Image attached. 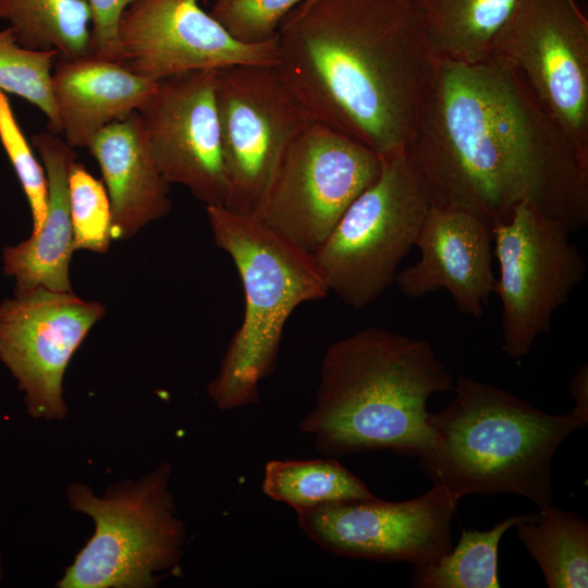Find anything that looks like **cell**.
I'll return each instance as SVG.
<instances>
[{
    "label": "cell",
    "instance_id": "obj_4",
    "mask_svg": "<svg viewBox=\"0 0 588 588\" xmlns=\"http://www.w3.org/2000/svg\"><path fill=\"white\" fill-rule=\"evenodd\" d=\"M453 399L430 414L432 442L418 457L432 485L458 502L469 494L512 493L553 502L552 464L560 444L588 420L546 413L507 390L458 377Z\"/></svg>",
    "mask_w": 588,
    "mask_h": 588
},
{
    "label": "cell",
    "instance_id": "obj_11",
    "mask_svg": "<svg viewBox=\"0 0 588 588\" xmlns=\"http://www.w3.org/2000/svg\"><path fill=\"white\" fill-rule=\"evenodd\" d=\"M490 56L514 64L574 147L588 158V20L575 0H517Z\"/></svg>",
    "mask_w": 588,
    "mask_h": 588
},
{
    "label": "cell",
    "instance_id": "obj_21",
    "mask_svg": "<svg viewBox=\"0 0 588 588\" xmlns=\"http://www.w3.org/2000/svg\"><path fill=\"white\" fill-rule=\"evenodd\" d=\"M549 588L588 587V522L552 504L515 525Z\"/></svg>",
    "mask_w": 588,
    "mask_h": 588
},
{
    "label": "cell",
    "instance_id": "obj_28",
    "mask_svg": "<svg viewBox=\"0 0 588 588\" xmlns=\"http://www.w3.org/2000/svg\"><path fill=\"white\" fill-rule=\"evenodd\" d=\"M303 0H215L210 14L242 42L275 37L287 14Z\"/></svg>",
    "mask_w": 588,
    "mask_h": 588
},
{
    "label": "cell",
    "instance_id": "obj_8",
    "mask_svg": "<svg viewBox=\"0 0 588 588\" xmlns=\"http://www.w3.org/2000/svg\"><path fill=\"white\" fill-rule=\"evenodd\" d=\"M381 168L380 154L310 120L284 151L255 217L315 255Z\"/></svg>",
    "mask_w": 588,
    "mask_h": 588
},
{
    "label": "cell",
    "instance_id": "obj_27",
    "mask_svg": "<svg viewBox=\"0 0 588 588\" xmlns=\"http://www.w3.org/2000/svg\"><path fill=\"white\" fill-rule=\"evenodd\" d=\"M0 142L27 197L33 218V233H36L42 226L48 209L47 176L15 119L8 96L1 89Z\"/></svg>",
    "mask_w": 588,
    "mask_h": 588
},
{
    "label": "cell",
    "instance_id": "obj_9",
    "mask_svg": "<svg viewBox=\"0 0 588 588\" xmlns=\"http://www.w3.org/2000/svg\"><path fill=\"white\" fill-rule=\"evenodd\" d=\"M224 207L255 216L294 137L313 120L275 66L235 65L216 72Z\"/></svg>",
    "mask_w": 588,
    "mask_h": 588
},
{
    "label": "cell",
    "instance_id": "obj_32",
    "mask_svg": "<svg viewBox=\"0 0 588 588\" xmlns=\"http://www.w3.org/2000/svg\"><path fill=\"white\" fill-rule=\"evenodd\" d=\"M215 1V0H213Z\"/></svg>",
    "mask_w": 588,
    "mask_h": 588
},
{
    "label": "cell",
    "instance_id": "obj_29",
    "mask_svg": "<svg viewBox=\"0 0 588 588\" xmlns=\"http://www.w3.org/2000/svg\"><path fill=\"white\" fill-rule=\"evenodd\" d=\"M90 10V53L121 62L119 27L134 0H86Z\"/></svg>",
    "mask_w": 588,
    "mask_h": 588
},
{
    "label": "cell",
    "instance_id": "obj_30",
    "mask_svg": "<svg viewBox=\"0 0 588 588\" xmlns=\"http://www.w3.org/2000/svg\"><path fill=\"white\" fill-rule=\"evenodd\" d=\"M571 393L574 399V407L572 412L588 420V366L587 364L579 367L574 373L569 383Z\"/></svg>",
    "mask_w": 588,
    "mask_h": 588
},
{
    "label": "cell",
    "instance_id": "obj_22",
    "mask_svg": "<svg viewBox=\"0 0 588 588\" xmlns=\"http://www.w3.org/2000/svg\"><path fill=\"white\" fill-rule=\"evenodd\" d=\"M0 20L25 48L54 50L64 59L90 53L86 0H0Z\"/></svg>",
    "mask_w": 588,
    "mask_h": 588
},
{
    "label": "cell",
    "instance_id": "obj_20",
    "mask_svg": "<svg viewBox=\"0 0 588 588\" xmlns=\"http://www.w3.org/2000/svg\"><path fill=\"white\" fill-rule=\"evenodd\" d=\"M438 61L474 63L490 57L491 42L517 0H406Z\"/></svg>",
    "mask_w": 588,
    "mask_h": 588
},
{
    "label": "cell",
    "instance_id": "obj_31",
    "mask_svg": "<svg viewBox=\"0 0 588 588\" xmlns=\"http://www.w3.org/2000/svg\"><path fill=\"white\" fill-rule=\"evenodd\" d=\"M3 577V568H2V564H1V558H0V581Z\"/></svg>",
    "mask_w": 588,
    "mask_h": 588
},
{
    "label": "cell",
    "instance_id": "obj_25",
    "mask_svg": "<svg viewBox=\"0 0 588 588\" xmlns=\"http://www.w3.org/2000/svg\"><path fill=\"white\" fill-rule=\"evenodd\" d=\"M57 58L54 50L21 46L10 26L0 30V89L36 106L48 120V131L61 134L51 87L52 69Z\"/></svg>",
    "mask_w": 588,
    "mask_h": 588
},
{
    "label": "cell",
    "instance_id": "obj_10",
    "mask_svg": "<svg viewBox=\"0 0 588 588\" xmlns=\"http://www.w3.org/2000/svg\"><path fill=\"white\" fill-rule=\"evenodd\" d=\"M502 304V350L524 357L551 329L554 313L583 282L586 261L571 234L528 205L492 229Z\"/></svg>",
    "mask_w": 588,
    "mask_h": 588
},
{
    "label": "cell",
    "instance_id": "obj_13",
    "mask_svg": "<svg viewBox=\"0 0 588 588\" xmlns=\"http://www.w3.org/2000/svg\"><path fill=\"white\" fill-rule=\"evenodd\" d=\"M105 314V306L98 302L44 286L0 304V360L16 379L32 417H65V369Z\"/></svg>",
    "mask_w": 588,
    "mask_h": 588
},
{
    "label": "cell",
    "instance_id": "obj_24",
    "mask_svg": "<svg viewBox=\"0 0 588 588\" xmlns=\"http://www.w3.org/2000/svg\"><path fill=\"white\" fill-rule=\"evenodd\" d=\"M509 516L489 530L463 529L457 544L438 561L414 566L411 585L416 588H499L498 551L502 536L516 524L535 516Z\"/></svg>",
    "mask_w": 588,
    "mask_h": 588
},
{
    "label": "cell",
    "instance_id": "obj_26",
    "mask_svg": "<svg viewBox=\"0 0 588 588\" xmlns=\"http://www.w3.org/2000/svg\"><path fill=\"white\" fill-rule=\"evenodd\" d=\"M73 250L107 253L112 237V210L102 181L75 161L69 172Z\"/></svg>",
    "mask_w": 588,
    "mask_h": 588
},
{
    "label": "cell",
    "instance_id": "obj_3",
    "mask_svg": "<svg viewBox=\"0 0 588 588\" xmlns=\"http://www.w3.org/2000/svg\"><path fill=\"white\" fill-rule=\"evenodd\" d=\"M453 385L429 342L366 328L326 350L315 405L299 429L334 457L390 450L418 458L432 442L428 400Z\"/></svg>",
    "mask_w": 588,
    "mask_h": 588
},
{
    "label": "cell",
    "instance_id": "obj_6",
    "mask_svg": "<svg viewBox=\"0 0 588 588\" xmlns=\"http://www.w3.org/2000/svg\"><path fill=\"white\" fill-rule=\"evenodd\" d=\"M170 475V464L163 463L100 498L86 485H71L70 505L93 518L95 532L57 587L148 588L159 583L157 573L176 568L186 531L174 514Z\"/></svg>",
    "mask_w": 588,
    "mask_h": 588
},
{
    "label": "cell",
    "instance_id": "obj_15",
    "mask_svg": "<svg viewBox=\"0 0 588 588\" xmlns=\"http://www.w3.org/2000/svg\"><path fill=\"white\" fill-rule=\"evenodd\" d=\"M216 72L161 79L137 110L161 175L169 184L187 187L206 206H224L226 198Z\"/></svg>",
    "mask_w": 588,
    "mask_h": 588
},
{
    "label": "cell",
    "instance_id": "obj_14",
    "mask_svg": "<svg viewBox=\"0 0 588 588\" xmlns=\"http://www.w3.org/2000/svg\"><path fill=\"white\" fill-rule=\"evenodd\" d=\"M200 0H134L119 27L121 62L152 81L235 65L275 66V37L238 41Z\"/></svg>",
    "mask_w": 588,
    "mask_h": 588
},
{
    "label": "cell",
    "instance_id": "obj_12",
    "mask_svg": "<svg viewBox=\"0 0 588 588\" xmlns=\"http://www.w3.org/2000/svg\"><path fill=\"white\" fill-rule=\"evenodd\" d=\"M457 504L442 486L432 485L407 501L333 502L296 514L307 538L335 555L419 566L452 549Z\"/></svg>",
    "mask_w": 588,
    "mask_h": 588
},
{
    "label": "cell",
    "instance_id": "obj_7",
    "mask_svg": "<svg viewBox=\"0 0 588 588\" xmlns=\"http://www.w3.org/2000/svg\"><path fill=\"white\" fill-rule=\"evenodd\" d=\"M381 156L377 180L314 255L329 292L355 309L371 305L395 283L431 206L405 147Z\"/></svg>",
    "mask_w": 588,
    "mask_h": 588
},
{
    "label": "cell",
    "instance_id": "obj_18",
    "mask_svg": "<svg viewBox=\"0 0 588 588\" xmlns=\"http://www.w3.org/2000/svg\"><path fill=\"white\" fill-rule=\"evenodd\" d=\"M87 148L110 199L113 240L128 238L167 216L170 184L155 163L137 111L106 125Z\"/></svg>",
    "mask_w": 588,
    "mask_h": 588
},
{
    "label": "cell",
    "instance_id": "obj_23",
    "mask_svg": "<svg viewBox=\"0 0 588 588\" xmlns=\"http://www.w3.org/2000/svg\"><path fill=\"white\" fill-rule=\"evenodd\" d=\"M264 470V493L296 513L327 503L377 498L360 478L333 458L272 460Z\"/></svg>",
    "mask_w": 588,
    "mask_h": 588
},
{
    "label": "cell",
    "instance_id": "obj_5",
    "mask_svg": "<svg viewBox=\"0 0 588 588\" xmlns=\"http://www.w3.org/2000/svg\"><path fill=\"white\" fill-rule=\"evenodd\" d=\"M215 243L234 262L244 291L242 323L207 392L221 411L258 402L259 382L273 370L285 323L302 304L329 294L314 255L255 216L206 206Z\"/></svg>",
    "mask_w": 588,
    "mask_h": 588
},
{
    "label": "cell",
    "instance_id": "obj_2",
    "mask_svg": "<svg viewBox=\"0 0 588 588\" xmlns=\"http://www.w3.org/2000/svg\"><path fill=\"white\" fill-rule=\"evenodd\" d=\"M275 45L313 120L380 155L406 146L438 64L406 0H303Z\"/></svg>",
    "mask_w": 588,
    "mask_h": 588
},
{
    "label": "cell",
    "instance_id": "obj_17",
    "mask_svg": "<svg viewBox=\"0 0 588 588\" xmlns=\"http://www.w3.org/2000/svg\"><path fill=\"white\" fill-rule=\"evenodd\" d=\"M157 84L120 61L93 53L57 58L51 87L64 140L72 148H87L106 125L136 112Z\"/></svg>",
    "mask_w": 588,
    "mask_h": 588
},
{
    "label": "cell",
    "instance_id": "obj_16",
    "mask_svg": "<svg viewBox=\"0 0 588 588\" xmlns=\"http://www.w3.org/2000/svg\"><path fill=\"white\" fill-rule=\"evenodd\" d=\"M492 243L491 228L479 218L431 205L415 242L420 258L399 271L395 283L409 298L445 290L462 314L480 318L495 282Z\"/></svg>",
    "mask_w": 588,
    "mask_h": 588
},
{
    "label": "cell",
    "instance_id": "obj_1",
    "mask_svg": "<svg viewBox=\"0 0 588 588\" xmlns=\"http://www.w3.org/2000/svg\"><path fill=\"white\" fill-rule=\"evenodd\" d=\"M405 151L431 205L491 230L520 205L569 233L588 224V158L503 58L438 61Z\"/></svg>",
    "mask_w": 588,
    "mask_h": 588
},
{
    "label": "cell",
    "instance_id": "obj_19",
    "mask_svg": "<svg viewBox=\"0 0 588 588\" xmlns=\"http://www.w3.org/2000/svg\"><path fill=\"white\" fill-rule=\"evenodd\" d=\"M48 182V209L42 226L30 237L3 249V271L15 279V294L38 286L72 291L69 266L73 254L69 172L74 148L50 131L32 137Z\"/></svg>",
    "mask_w": 588,
    "mask_h": 588
}]
</instances>
